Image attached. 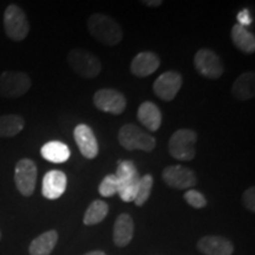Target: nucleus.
<instances>
[{"label": "nucleus", "mask_w": 255, "mask_h": 255, "mask_svg": "<svg viewBox=\"0 0 255 255\" xmlns=\"http://www.w3.org/2000/svg\"><path fill=\"white\" fill-rule=\"evenodd\" d=\"M88 30L98 43L115 46L123 39V31L120 24L109 15L94 13L88 19Z\"/></svg>", "instance_id": "f257e3e1"}, {"label": "nucleus", "mask_w": 255, "mask_h": 255, "mask_svg": "<svg viewBox=\"0 0 255 255\" xmlns=\"http://www.w3.org/2000/svg\"><path fill=\"white\" fill-rule=\"evenodd\" d=\"M115 175L119 181L117 194L120 195L121 200L124 202H132L136 196L139 180H141L135 163L130 159H121L117 163V170Z\"/></svg>", "instance_id": "f03ea898"}, {"label": "nucleus", "mask_w": 255, "mask_h": 255, "mask_svg": "<svg viewBox=\"0 0 255 255\" xmlns=\"http://www.w3.org/2000/svg\"><path fill=\"white\" fill-rule=\"evenodd\" d=\"M197 133L191 129H178L171 135L168 142V150L174 158L188 162L196 155Z\"/></svg>", "instance_id": "7ed1b4c3"}, {"label": "nucleus", "mask_w": 255, "mask_h": 255, "mask_svg": "<svg viewBox=\"0 0 255 255\" xmlns=\"http://www.w3.org/2000/svg\"><path fill=\"white\" fill-rule=\"evenodd\" d=\"M119 142L127 150H143L150 152L155 149L156 139L135 124H124L119 132Z\"/></svg>", "instance_id": "20e7f679"}, {"label": "nucleus", "mask_w": 255, "mask_h": 255, "mask_svg": "<svg viewBox=\"0 0 255 255\" xmlns=\"http://www.w3.org/2000/svg\"><path fill=\"white\" fill-rule=\"evenodd\" d=\"M68 63L73 71L83 78H96L100 75L102 64L90 51L72 49L68 55Z\"/></svg>", "instance_id": "39448f33"}, {"label": "nucleus", "mask_w": 255, "mask_h": 255, "mask_svg": "<svg viewBox=\"0 0 255 255\" xmlns=\"http://www.w3.org/2000/svg\"><path fill=\"white\" fill-rule=\"evenodd\" d=\"M5 33L13 41H21L30 32V23L26 13L18 5L11 4L4 12Z\"/></svg>", "instance_id": "423d86ee"}, {"label": "nucleus", "mask_w": 255, "mask_h": 255, "mask_svg": "<svg viewBox=\"0 0 255 255\" xmlns=\"http://www.w3.org/2000/svg\"><path fill=\"white\" fill-rule=\"evenodd\" d=\"M32 81L27 73L21 71H4L0 75V96L5 98H19L31 89Z\"/></svg>", "instance_id": "0eeeda50"}, {"label": "nucleus", "mask_w": 255, "mask_h": 255, "mask_svg": "<svg viewBox=\"0 0 255 255\" xmlns=\"http://www.w3.org/2000/svg\"><path fill=\"white\" fill-rule=\"evenodd\" d=\"M38 169L37 164L30 158L19 159L14 168V183L19 193L30 197L36 189Z\"/></svg>", "instance_id": "6e6552de"}, {"label": "nucleus", "mask_w": 255, "mask_h": 255, "mask_svg": "<svg viewBox=\"0 0 255 255\" xmlns=\"http://www.w3.org/2000/svg\"><path fill=\"white\" fill-rule=\"evenodd\" d=\"M194 65L203 77L209 79H218L223 75L222 60L219 55L210 49H200L194 57Z\"/></svg>", "instance_id": "1a4fd4ad"}, {"label": "nucleus", "mask_w": 255, "mask_h": 255, "mask_svg": "<svg viewBox=\"0 0 255 255\" xmlns=\"http://www.w3.org/2000/svg\"><path fill=\"white\" fill-rule=\"evenodd\" d=\"M162 180L170 188L175 189H189L197 182L196 175L193 170L183 165H168L162 171Z\"/></svg>", "instance_id": "9d476101"}, {"label": "nucleus", "mask_w": 255, "mask_h": 255, "mask_svg": "<svg viewBox=\"0 0 255 255\" xmlns=\"http://www.w3.org/2000/svg\"><path fill=\"white\" fill-rule=\"evenodd\" d=\"M182 75L177 71H167L159 75L152 84L154 94L159 100L173 101L182 87Z\"/></svg>", "instance_id": "9b49d317"}, {"label": "nucleus", "mask_w": 255, "mask_h": 255, "mask_svg": "<svg viewBox=\"0 0 255 255\" xmlns=\"http://www.w3.org/2000/svg\"><path fill=\"white\" fill-rule=\"evenodd\" d=\"M94 104L104 113L121 115L126 110L127 100L122 92L115 89H101L94 95Z\"/></svg>", "instance_id": "f8f14e48"}, {"label": "nucleus", "mask_w": 255, "mask_h": 255, "mask_svg": "<svg viewBox=\"0 0 255 255\" xmlns=\"http://www.w3.org/2000/svg\"><path fill=\"white\" fill-rule=\"evenodd\" d=\"M76 144L85 158L94 159L98 155V142L92 129L87 124H78L73 131Z\"/></svg>", "instance_id": "ddd939ff"}, {"label": "nucleus", "mask_w": 255, "mask_h": 255, "mask_svg": "<svg viewBox=\"0 0 255 255\" xmlns=\"http://www.w3.org/2000/svg\"><path fill=\"white\" fill-rule=\"evenodd\" d=\"M68 177L60 170H50L45 174L41 183V194L45 199L57 200L65 193Z\"/></svg>", "instance_id": "4468645a"}, {"label": "nucleus", "mask_w": 255, "mask_h": 255, "mask_svg": "<svg viewBox=\"0 0 255 255\" xmlns=\"http://www.w3.org/2000/svg\"><path fill=\"white\" fill-rule=\"evenodd\" d=\"M159 68V58L150 51H143L133 57L130 71L136 77H148Z\"/></svg>", "instance_id": "2eb2a0df"}, {"label": "nucleus", "mask_w": 255, "mask_h": 255, "mask_svg": "<svg viewBox=\"0 0 255 255\" xmlns=\"http://www.w3.org/2000/svg\"><path fill=\"white\" fill-rule=\"evenodd\" d=\"M196 247L201 253L206 255H232L234 252L232 241L222 237H214V235L201 238Z\"/></svg>", "instance_id": "dca6fc26"}, {"label": "nucleus", "mask_w": 255, "mask_h": 255, "mask_svg": "<svg viewBox=\"0 0 255 255\" xmlns=\"http://www.w3.org/2000/svg\"><path fill=\"white\" fill-rule=\"evenodd\" d=\"M133 220L131 216L127 213L119 215L114 225V244L117 247H126L130 244L133 238Z\"/></svg>", "instance_id": "f3484780"}, {"label": "nucleus", "mask_w": 255, "mask_h": 255, "mask_svg": "<svg viewBox=\"0 0 255 255\" xmlns=\"http://www.w3.org/2000/svg\"><path fill=\"white\" fill-rule=\"evenodd\" d=\"M137 119L149 131H157L162 124V113L152 102H143L137 110Z\"/></svg>", "instance_id": "a211bd4d"}, {"label": "nucleus", "mask_w": 255, "mask_h": 255, "mask_svg": "<svg viewBox=\"0 0 255 255\" xmlns=\"http://www.w3.org/2000/svg\"><path fill=\"white\" fill-rule=\"evenodd\" d=\"M232 95L238 101H248L254 98L255 73L253 71H247L239 76L232 87Z\"/></svg>", "instance_id": "6ab92c4d"}, {"label": "nucleus", "mask_w": 255, "mask_h": 255, "mask_svg": "<svg viewBox=\"0 0 255 255\" xmlns=\"http://www.w3.org/2000/svg\"><path fill=\"white\" fill-rule=\"evenodd\" d=\"M58 241L57 231H47L31 241L28 247L30 255H50Z\"/></svg>", "instance_id": "aec40b11"}, {"label": "nucleus", "mask_w": 255, "mask_h": 255, "mask_svg": "<svg viewBox=\"0 0 255 255\" xmlns=\"http://www.w3.org/2000/svg\"><path fill=\"white\" fill-rule=\"evenodd\" d=\"M231 38L235 47L240 50L241 52L247 53V55L254 53L255 37L246 27L241 26V25L239 24H235L234 26L232 27Z\"/></svg>", "instance_id": "412c9836"}, {"label": "nucleus", "mask_w": 255, "mask_h": 255, "mask_svg": "<svg viewBox=\"0 0 255 255\" xmlns=\"http://www.w3.org/2000/svg\"><path fill=\"white\" fill-rule=\"evenodd\" d=\"M40 154L46 161L52 162V163H64L70 158L71 152L65 143L51 141L41 146Z\"/></svg>", "instance_id": "4be33fe9"}, {"label": "nucleus", "mask_w": 255, "mask_h": 255, "mask_svg": "<svg viewBox=\"0 0 255 255\" xmlns=\"http://www.w3.org/2000/svg\"><path fill=\"white\" fill-rule=\"evenodd\" d=\"M25 120L20 115H2L0 116V137H14L23 131Z\"/></svg>", "instance_id": "5701e85b"}, {"label": "nucleus", "mask_w": 255, "mask_h": 255, "mask_svg": "<svg viewBox=\"0 0 255 255\" xmlns=\"http://www.w3.org/2000/svg\"><path fill=\"white\" fill-rule=\"evenodd\" d=\"M109 213V206L102 200H95L85 212L83 222L85 226H94L103 221Z\"/></svg>", "instance_id": "b1692460"}, {"label": "nucleus", "mask_w": 255, "mask_h": 255, "mask_svg": "<svg viewBox=\"0 0 255 255\" xmlns=\"http://www.w3.org/2000/svg\"><path fill=\"white\" fill-rule=\"evenodd\" d=\"M152 186H154V177L151 174H146L141 177L138 187H137L136 196L132 201L137 207H142L148 201L151 194Z\"/></svg>", "instance_id": "393cba45"}, {"label": "nucleus", "mask_w": 255, "mask_h": 255, "mask_svg": "<svg viewBox=\"0 0 255 255\" xmlns=\"http://www.w3.org/2000/svg\"><path fill=\"white\" fill-rule=\"evenodd\" d=\"M117 189H119V181L115 174L107 175L98 186V191L104 197L114 196L115 194H117Z\"/></svg>", "instance_id": "a878e982"}, {"label": "nucleus", "mask_w": 255, "mask_h": 255, "mask_svg": "<svg viewBox=\"0 0 255 255\" xmlns=\"http://www.w3.org/2000/svg\"><path fill=\"white\" fill-rule=\"evenodd\" d=\"M183 199L187 201L188 205L194 207V208L196 209L205 208L207 206V200L205 195L195 189H188L186 193H184Z\"/></svg>", "instance_id": "bb28decb"}, {"label": "nucleus", "mask_w": 255, "mask_h": 255, "mask_svg": "<svg viewBox=\"0 0 255 255\" xmlns=\"http://www.w3.org/2000/svg\"><path fill=\"white\" fill-rule=\"evenodd\" d=\"M242 203L250 212H255V187H250L242 194Z\"/></svg>", "instance_id": "cd10ccee"}, {"label": "nucleus", "mask_w": 255, "mask_h": 255, "mask_svg": "<svg viewBox=\"0 0 255 255\" xmlns=\"http://www.w3.org/2000/svg\"><path fill=\"white\" fill-rule=\"evenodd\" d=\"M238 21H239V25H241V26L246 27L248 25L252 24V21H253V19H252V15H251V12L248 8H245L242 9L238 13Z\"/></svg>", "instance_id": "c85d7f7f"}, {"label": "nucleus", "mask_w": 255, "mask_h": 255, "mask_svg": "<svg viewBox=\"0 0 255 255\" xmlns=\"http://www.w3.org/2000/svg\"><path fill=\"white\" fill-rule=\"evenodd\" d=\"M143 4L149 6V7H158V6H161L163 4V1L162 0H144V1H142Z\"/></svg>", "instance_id": "c756f323"}, {"label": "nucleus", "mask_w": 255, "mask_h": 255, "mask_svg": "<svg viewBox=\"0 0 255 255\" xmlns=\"http://www.w3.org/2000/svg\"><path fill=\"white\" fill-rule=\"evenodd\" d=\"M84 255H107V254H105L103 251H92V252H89V253L84 254Z\"/></svg>", "instance_id": "7c9ffc66"}, {"label": "nucleus", "mask_w": 255, "mask_h": 255, "mask_svg": "<svg viewBox=\"0 0 255 255\" xmlns=\"http://www.w3.org/2000/svg\"><path fill=\"white\" fill-rule=\"evenodd\" d=\"M0 241H1V232H0Z\"/></svg>", "instance_id": "2f4dec72"}]
</instances>
